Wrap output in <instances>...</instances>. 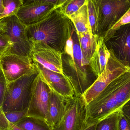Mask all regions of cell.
<instances>
[{
	"instance_id": "cell-8",
	"label": "cell",
	"mask_w": 130,
	"mask_h": 130,
	"mask_svg": "<svg viewBox=\"0 0 130 130\" xmlns=\"http://www.w3.org/2000/svg\"><path fill=\"white\" fill-rule=\"evenodd\" d=\"M86 105L82 95L66 99L65 115L52 130H82L85 127Z\"/></svg>"
},
{
	"instance_id": "cell-19",
	"label": "cell",
	"mask_w": 130,
	"mask_h": 130,
	"mask_svg": "<svg viewBox=\"0 0 130 130\" xmlns=\"http://www.w3.org/2000/svg\"><path fill=\"white\" fill-rule=\"evenodd\" d=\"M23 130H52L45 120L31 117H26L14 124Z\"/></svg>"
},
{
	"instance_id": "cell-21",
	"label": "cell",
	"mask_w": 130,
	"mask_h": 130,
	"mask_svg": "<svg viewBox=\"0 0 130 130\" xmlns=\"http://www.w3.org/2000/svg\"><path fill=\"white\" fill-rule=\"evenodd\" d=\"M120 110L114 111L97 122L95 130H118Z\"/></svg>"
},
{
	"instance_id": "cell-32",
	"label": "cell",
	"mask_w": 130,
	"mask_h": 130,
	"mask_svg": "<svg viewBox=\"0 0 130 130\" xmlns=\"http://www.w3.org/2000/svg\"><path fill=\"white\" fill-rule=\"evenodd\" d=\"M97 123L89 125V126H86L82 130H95Z\"/></svg>"
},
{
	"instance_id": "cell-12",
	"label": "cell",
	"mask_w": 130,
	"mask_h": 130,
	"mask_svg": "<svg viewBox=\"0 0 130 130\" xmlns=\"http://www.w3.org/2000/svg\"><path fill=\"white\" fill-rule=\"evenodd\" d=\"M62 53L46 44L37 43L32 45L30 57L46 69L63 74L62 61Z\"/></svg>"
},
{
	"instance_id": "cell-26",
	"label": "cell",
	"mask_w": 130,
	"mask_h": 130,
	"mask_svg": "<svg viewBox=\"0 0 130 130\" xmlns=\"http://www.w3.org/2000/svg\"><path fill=\"white\" fill-rule=\"evenodd\" d=\"M11 43L7 36L0 34V57L9 52Z\"/></svg>"
},
{
	"instance_id": "cell-29",
	"label": "cell",
	"mask_w": 130,
	"mask_h": 130,
	"mask_svg": "<svg viewBox=\"0 0 130 130\" xmlns=\"http://www.w3.org/2000/svg\"><path fill=\"white\" fill-rule=\"evenodd\" d=\"M118 130H130V120L122 113L120 109L118 121Z\"/></svg>"
},
{
	"instance_id": "cell-13",
	"label": "cell",
	"mask_w": 130,
	"mask_h": 130,
	"mask_svg": "<svg viewBox=\"0 0 130 130\" xmlns=\"http://www.w3.org/2000/svg\"><path fill=\"white\" fill-rule=\"evenodd\" d=\"M105 44L117 59L130 67V24L121 27Z\"/></svg>"
},
{
	"instance_id": "cell-1",
	"label": "cell",
	"mask_w": 130,
	"mask_h": 130,
	"mask_svg": "<svg viewBox=\"0 0 130 130\" xmlns=\"http://www.w3.org/2000/svg\"><path fill=\"white\" fill-rule=\"evenodd\" d=\"M130 100V71L111 83L86 105L85 125L97 123L120 110Z\"/></svg>"
},
{
	"instance_id": "cell-6",
	"label": "cell",
	"mask_w": 130,
	"mask_h": 130,
	"mask_svg": "<svg viewBox=\"0 0 130 130\" xmlns=\"http://www.w3.org/2000/svg\"><path fill=\"white\" fill-rule=\"evenodd\" d=\"M105 69L97 79L82 94L86 105L94 99L111 83L127 72L130 71V67L125 66L115 57L113 52Z\"/></svg>"
},
{
	"instance_id": "cell-22",
	"label": "cell",
	"mask_w": 130,
	"mask_h": 130,
	"mask_svg": "<svg viewBox=\"0 0 130 130\" xmlns=\"http://www.w3.org/2000/svg\"><path fill=\"white\" fill-rule=\"evenodd\" d=\"M4 12L1 19L11 15H16L19 8L23 5V0H2Z\"/></svg>"
},
{
	"instance_id": "cell-25",
	"label": "cell",
	"mask_w": 130,
	"mask_h": 130,
	"mask_svg": "<svg viewBox=\"0 0 130 130\" xmlns=\"http://www.w3.org/2000/svg\"><path fill=\"white\" fill-rule=\"evenodd\" d=\"M88 0H71L62 10L68 18L77 12L83 5L87 4Z\"/></svg>"
},
{
	"instance_id": "cell-10",
	"label": "cell",
	"mask_w": 130,
	"mask_h": 130,
	"mask_svg": "<svg viewBox=\"0 0 130 130\" xmlns=\"http://www.w3.org/2000/svg\"><path fill=\"white\" fill-rule=\"evenodd\" d=\"M0 66L7 83L15 81L36 69L30 57L8 53L0 57Z\"/></svg>"
},
{
	"instance_id": "cell-27",
	"label": "cell",
	"mask_w": 130,
	"mask_h": 130,
	"mask_svg": "<svg viewBox=\"0 0 130 130\" xmlns=\"http://www.w3.org/2000/svg\"><path fill=\"white\" fill-rule=\"evenodd\" d=\"M71 0H23L24 3L31 2H37L42 3L52 4L56 8H63Z\"/></svg>"
},
{
	"instance_id": "cell-34",
	"label": "cell",
	"mask_w": 130,
	"mask_h": 130,
	"mask_svg": "<svg viewBox=\"0 0 130 130\" xmlns=\"http://www.w3.org/2000/svg\"><path fill=\"white\" fill-rule=\"evenodd\" d=\"M8 130H23L22 129H20L19 127L16 126L14 124H11L10 125V128Z\"/></svg>"
},
{
	"instance_id": "cell-30",
	"label": "cell",
	"mask_w": 130,
	"mask_h": 130,
	"mask_svg": "<svg viewBox=\"0 0 130 130\" xmlns=\"http://www.w3.org/2000/svg\"><path fill=\"white\" fill-rule=\"evenodd\" d=\"M121 111L124 116L130 120V101L127 102L120 109Z\"/></svg>"
},
{
	"instance_id": "cell-11",
	"label": "cell",
	"mask_w": 130,
	"mask_h": 130,
	"mask_svg": "<svg viewBox=\"0 0 130 130\" xmlns=\"http://www.w3.org/2000/svg\"><path fill=\"white\" fill-rule=\"evenodd\" d=\"M50 92L49 87L42 80L39 74L34 83L27 117L40 118L46 121Z\"/></svg>"
},
{
	"instance_id": "cell-15",
	"label": "cell",
	"mask_w": 130,
	"mask_h": 130,
	"mask_svg": "<svg viewBox=\"0 0 130 130\" xmlns=\"http://www.w3.org/2000/svg\"><path fill=\"white\" fill-rule=\"evenodd\" d=\"M66 99L50 91L46 121L51 128L58 124L66 110Z\"/></svg>"
},
{
	"instance_id": "cell-35",
	"label": "cell",
	"mask_w": 130,
	"mask_h": 130,
	"mask_svg": "<svg viewBox=\"0 0 130 130\" xmlns=\"http://www.w3.org/2000/svg\"><path fill=\"white\" fill-rule=\"evenodd\" d=\"M2 111L1 108H0V111Z\"/></svg>"
},
{
	"instance_id": "cell-9",
	"label": "cell",
	"mask_w": 130,
	"mask_h": 130,
	"mask_svg": "<svg viewBox=\"0 0 130 130\" xmlns=\"http://www.w3.org/2000/svg\"><path fill=\"white\" fill-rule=\"evenodd\" d=\"M32 61L41 79L51 91L65 98H71L75 95V89L68 76L49 70L37 62Z\"/></svg>"
},
{
	"instance_id": "cell-24",
	"label": "cell",
	"mask_w": 130,
	"mask_h": 130,
	"mask_svg": "<svg viewBox=\"0 0 130 130\" xmlns=\"http://www.w3.org/2000/svg\"><path fill=\"white\" fill-rule=\"evenodd\" d=\"M89 21L91 32L93 35H97V17L94 4L92 0L87 2Z\"/></svg>"
},
{
	"instance_id": "cell-5",
	"label": "cell",
	"mask_w": 130,
	"mask_h": 130,
	"mask_svg": "<svg viewBox=\"0 0 130 130\" xmlns=\"http://www.w3.org/2000/svg\"><path fill=\"white\" fill-rule=\"evenodd\" d=\"M97 17V35L103 37L130 9V0H92Z\"/></svg>"
},
{
	"instance_id": "cell-23",
	"label": "cell",
	"mask_w": 130,
	"mask_h": 130,
	"mask_svg": "<svg viewBox=\"0 0 130 130\" xmlns=\"http://www.w3.org/2000/svg\"><path fill=\"white\" fill-rule=\"evenodd\" d=\"M129 24H130V9L126 12L104 36L102 37L105 43L114 35L115 32L119 29L121 27Z\"/></svg>"
},
{
	"instance_id": "cell-4",
	"label": "cell",
	"mask_w": 130,
	"mask_h": 130,
	"mask_svg": "<svg viewBox=\"0 0 130 130\" xmlns=\"http://www.w3.org/2000/svg\"><path fill=\"white\" fill-rule=\"evenodd\" d=\"M38 75L36 68L18 79L7 83L1 107L3 112L21 111L28 108L34 83Z\"/></svg>"
},
{
	"instance_id": "cell-2",
	"label": "cell",
	"mask_w": 130,
	"mask_h": 130,
	"mask_svg": "<svg viewBox=\"0 0 130 130\" xmlns=\"http://www.w3.org/2000/svg\"><path fill=\"white\" fill-rule=\"evenodd\" d=\"M72 26L62 8H57L42 20L26 26L27 35L32 46L42 43L63 53Z\"/></svg>"
},
{
	"instance_id": "cell-28",
	"label": "cell",
	"mask_w": 130,
	"mask_h": 130,
	"mask_svg": "<svg viewBox=\"0 0 130 130\" xmlns=\"http://www.w3.org/2000/svg\"><path fill=\"white\" fill-rule=\"evenodd\" d=\"M7 82L0 66V108H1L7 88Z\"/></svg>"
},
{
	"instance_id": "cell-16",
	"label": "cell",
	"mask_w": 130,
	"mask_h": 130,
	"mask_svg": "<svg viewBox=\"0 0 130 130\" xmlns=\"http://www.w3.org/2000/svg\"><path fill=\"white\" fill-rule=\"evenodd\" d=\"M110 55V53L103 37L98 36L95 52L89 64L91 71L97 78L105 69Z\"/></svg>"
},
{
	"instance_id": "cell-7",
	"label": "cell",
	"mask_w": 130,
	"mask_h": 130,
	"mask_svg": "<svg viewBox=\"0 0 130 130\" xmlns=\"http://www.w3.org/2000/svg\"><path fill=\"white\" fill-rule=\"evenodd\" d=\"M6 24V29L3 34L7 36L11 43V54L30 57L32 46L26 33V26L16 15L3 18Z\"/></svg>"
},
{
	"instance_id": "cell-18",
	"label": "cell",
	"mask_w": 130,
	"mask_h": 130,
	"mask_svg": "<svg viewBox=\"0 0 130 130\" xmlns=\"http://www.w3.org/2000/svg\"><path fill=\"white\" fill-rule=\"evenodd\" d=\"M68 18L73 24L77 34L91 32L89 21L87 3Z\"/></svg>"
},
{
	"instance_id": "cell-3",
	"label": "cell",
	"mask_w": 130,
	"mask_h": 130,
	"mask_svg": "<svg viewBox=\"0 0 130 130\" xmlns=\"http://www.w3.org/2000/svg\"><path fill=\"white\" fill-rule=\"evenodd\" d=\"M63 73L73 84L75 95L82 94L91 85L90 74L85 62L74 26L62 54Z\"/></svg>"
},
{
	"instance_id": "cell-33",
	"label": "cell",
	"mask_w": 130,
	"mask_h": 130,
	"mask_svg": "<svg viewBox=\"0 0 130 130\" xmlns=\"http://www.w3.org/2000/svg\"><path fill=\"white\" fill-rule=\"evenodd\" d=\"M4 6H3V4H2V0H0V20L2 16V14L4 11Z\"/></svg>"
},
{
	"instance_id": "cell-31",
	"label": "cell",
	"mask_w": 130,
	"mask_h": 130,
	"mask_svg": "<svg viewBox=\"0 0 130 130\" xmlns=\"http://www.w3.org/2000/svg\"><path fill=\"white\" fill-rule=\"evenodd\" d=\"M6 29V24L4 19L0 20V34H3Z\"/></svg>"
},
{
	"instance_id": "cell-17",
	"label": "cell",
	"mask_w": 130,
	"mask_h": 130,
	"mask_svg": "<svg viewBox=\"0 0 130 130\" xmlns=\"http://www.w3.org/2000/svg\"><path fill=\"white\" fill-rule=\"evenodd\" d=\"M77 34L83 59L86 64L89 65L97 47L98 36L93 35L91 32Z\"/></svg>"
},
{
	"instance_id": "cell-14",
	"label": "cell",
	"mask_w": 130,
	"mask_h": 130,
	"mask_svg": "<svg viewBox=\"0 0 130 130\" xmlns=\"http://www.w3.org/2000/svg\"><path fill=\"white\" fill-rule=\"evenodd\" d=\"M57 8L52 4L31 2L24 3L16 15L26 26H31L42 20L54 9Z\"/></svg>"
},
{
	"instance_id": "cell-20",
	"label": "cell",
	"mask_w": 130,
	"mask_h": 130,
	"mask_svg": "<svg viewBox=\"0 0 130 130\" xmlns=\"http://www.w3.org/2000/svg\"><path fill=\"white\" fill-rule=\"evenodd\" d=\"M27 108L18 111H0V130H8L11 124H15L27 117Z\"/></svg>"
}]
</instances>
